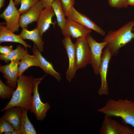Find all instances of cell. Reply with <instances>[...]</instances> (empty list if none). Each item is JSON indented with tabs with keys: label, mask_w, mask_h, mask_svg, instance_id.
<instances>
[{
	"label": "cell",
	"mask_w": 134,
	"mask_h": 134,
	"mask_svg": "<svg viewBox=\"0 0 134 134\" xmlns=\"http://www.w3.org/2000/svg\"><path fill=\"white\" fill-rule=\"evenodd\" d=\"M97 111L110 117H120L124 124L134 127V101L132 100L109 99Z\"/></svg>",
	"instance_id": "cell-1"
},
{
	"label": "cell",
	"mask_w": 134,
	"mask_h": 134,
	"mask_svg": "<svg viewBox=\"0 0 134 134\" xmlns=\"http://www.w3.org/2000/svg\"><path fill=\"white\" fill-rule=\"evenodd\" d=\"M34 79L32 76L23 74L19 76L17 81L16 88L11 99L0 111H3L8 108L14 106L30 110L33 93Z\"/></svg>",
	"instance_id": "cell-2"
},
{
	"label": "cell",
	"mask_w": 134,
	"mask_h": 134,
	"mask_svg": "<svg viewBox=\"0 0 134 134\" xmlns=\"http://www.w3.org/2000/svg\"><path fill=\"white\" fill-rule=\"evenodd\" d=\"M134 19L125 24L119 29L109 31L103 41L107 43L105 47L109 50L112 56L117 55L122 47L134 40Z\"/></svg>",
	"instance_id": "cell-3"
},
{
	"label": "cell",
	"mask_w": 134,
	"mask_h": 134,
	"mask_svg": "<svg viewBox=\"0 0 134 134\" xmlns=\"http://www.w3.org/2000/svg\"><path fill=\"white\" fill-rule=\"evenodd\" d=\"M45 76V75L41 78H34V79L33 95L31 98L30 110L35 115L38 120H44L47 111L51 108L48 102L43 103L42 101L38 92V86Z\"/></svg>",
	"instance_id": "cell-4"
},
{
	"label": "cell",
	"mask_w": 134,
	"mask_h": 134,
	"mask_svg": "<svg viewBox=\"0 0 134 134\" xmlns=\"http://www.w3.org/2000/svg\"><path fill=\"white\" fill-rule=\"evenodd\" d=\"M75 70L85 67L90 63V48L86 37L77 39L75 43Z\"/></svg>",
	"instance_id": "cell-5"
},
{
	"label": "cell",
	"mask_w": 134,
	"mask_h": 134,
	"mask_svg": "<svg viewBox=\"0 0 134 134\" xmlns=\"http://www.w3.org/2000/svg\"><path fill=\"white\" fill-rule=\"evenodd\" d=\"M89 45L91 53L90 63L94 74H99V68L101 62L103 49L106 47L107 43L105 41L101 42L96 41L89 34L86 36Z\"/></svg>",
	"instance_id": "cell-6"
},
{
	"label": "cell",
	"mask_w": 134,
	"mask_h": 134,
	"mask_svg": "<svg viewBox=\"0 0 134 134\" xmlns=\"http://www.w3.org/2000/svg\"><path fill=\"white\" fill-rule=\"evenodd\" d=\"M15 6L13 0H9L7 6L0 15V17L5 21L6 27L13 32H18L20 27V14Z\"/></svg>",
	"instance_id": "cell-7"
},
{
	"label": "cell",
	"mask_w": 134,
	"mask_h": 134,
	"mask_svg": "<svg viewBox=\"0 0 134 134\" xmlns=\"http://www.w3.org/2000/svg\"><path fill=\"white\" fill-rule=\"evenodd\" d=\"M100 133V134H134V130L105 115Z\"/></svg>",
	"instance_id": "cell-8"
},
{
	"label": "cell",
	"mask_w": 134,
	"mask_h": 134,
	"mask_svg": "<svg viewBox=\"0 0 134 134\" xmlns=\"http://www.w3.org/2000/svg\"><path fill=\"white\" fill-rule=\"evenodd\" d=\"M112 56L109 50L106 47L102 52L99 68L101 85L98 89V93L100 95L109 94L107 76L109 64Z\"/></svg>",
	"instance_id": "cell-9"
},
{
	"label": "cell",
	"mask_w": 134,
	"mask_h": 134,
	"mask_svg": "<svg viewBox=\"0 0 134 134\" xmlns=\"http://www.w3.org/2000/svg\"><path fill=\"white\" fill-rule=\"evenodd\" d=\"M62 40V42L65 48L69 60V66L66 72L67 80L70 82L76 74V56L75 44L72 42L70 36H65Z\"/></svg>",
	"instance_id": "cell-10"
},
{
	"label": "cell",
	"mask_w": 134,
	"mask_h": 134,
	"mask_svg": "<svg viewBox=\"0 0 134 134\" xmlns=\"http://www.w3.org/2000/svg\"><path fill=\"white\" fill-rule=\"evenodd\" d=\"M67 17L87 29L93 30L101 35H105L103 30L89 17L77 11L73 6L71 9Z\"/></svg>",
	"instance_id": "cell-11"
},
{
	"label": "cell",
	"mask_w": 134,
	"mask_h": 134,
	"mask_svg": "<svg viewBox=\"0 0 134 134\" xmlns=\"http://www.w3.org/2000/svg\"><path fill=\"white\" fill-rule=\"evenodd\" d=\"M61 30L64 36L68 35L76 39L86 37L92 32L91 30L67 18L66 19L65 25Z\"/></svg>",
	"instance_id": "cell-12"
},
{
	"label": "cell",
	"mask_w": 134,
	"mask_h": 134,
	"mask_svg": "<svg viewBox=\"0 0 134 134\" xmlns=\"http://www.w3.org/2000/svg\"><path fill=\"white\" fill-rule=\"evenodd\" d=\"M19 62L11 61L7 65L0 66V72L6 80V84L8 86L15 88L19 77Z\"/></svg>",
	"instance_id": "cell-13"
},
{
	"label": "cell",
	"mask_w": 134,
	"mask_h": 134,
	"mask_svg": "<svg viewBox=\"0 0 134 134\" xmlns=\"http://www.w3.org/2000/svg\"><path fill=\"white\" fill-rule=\"evenodd\" d=\"M44 8L39 0L30 9L20 15L19 21L20 27L22 29L27 28L29 24L37 22L40 12Z\"/></svg>",
	"instance_id": "cell-14"
},
{
	"label": "cell",
	"mask_w": 134,
	"mask_h": 134,
	"mask_svg": "<svg viewBox=\"0 0 134 134\" xmlns=\"http://www.w3.org/2000/svg\"><path fill=\"white\" fill-rule=\"evenodd\" d=\"M55 15L51 6L44 8L40 12L37 22L36 27L39 30L42 38L43 34L49 29L51 25H55L56 23L52 21V18Z\"/></svg>",
	"instance_id": "cell-15"
},
{
	"label": "cell",
	"mask_w": 134,
	"mask_h": 134,
	"mask_svg": "<svg viewBox=\"0 0 134 134\" xmlns=\"http://www.w3.org/2000/svg\"><path fill=\"white\" fill-rule=\"evenodd\" d=\"M32 51L38 60L41 68L46 73L55 78L59 81L61 79L60 73L57 72L54 68L52 64L46 60L42 56L41 53L39 51L37 46L33 45Z\"/></svg>",
	"instance_id": "cell-16"
},
{
	"label": "cell",
	"mask_w": 134,
	"mask_h": 134,
	"mask_svg": "<svg viewBox=\"0 0 134 134\" xmlns=\"http://www.w3.org/2000/svg\"><path fill=\"white\" fill-rule=\"evenodd\" d=\"M1 117L10 123L14 130H19L21 122L23 109L17 107H12L7 108Z\"/></svg>",
	"instance_id": "cell-17"
},
{
	"label": "cell",
	"mask_w": 134,
	"mask_h": 134,
	"mask_svg": "<svg viewBox=\"0 0 134 134\" xmlns=\"http://www.w3.org/2000/svg\"><path fill=\"white\" fill-rule=\"evenodd\" d=\"M9 30L3 24L0 25V43L5 42H11L19 43L26 48H31V45L28 44L21 37L20 35H16Z\"/></svg>",
	"instance_id": "cell-18"
},
{
	"label": "cell",
	"mask_w": 134,
	"mask_h": 134,
	"mask_svg": "<svg viewBox=\"0 0 134 134\" xmlns=\"http://www.w3.org/2000/svg\"><path fill=\"white\" fill-rule=\"evenodd\" d=\"M19 35L23 39H29L33 41L41 53L43 51L44 43L39 31L36 27L31 31L28 30L27 28L22 29Z\"/></svg>",
	"instance_id": "cell-19"
},
{
	"label": "cell",
	"mask_w": 134,
	"mask_h": 134,
	"mask_svg": "<svg viewBox=\"0 0 134 134\" xmlns=\"http://www.w3.org/2000/svg\"><path fill=\"white\" fill-rule=\"evenodd\" d=\"M19 77L31 67H40L39 62L36 57L34 55H31L28 53L26 54L22 58L19 62Z\"/></svg>",
	"instance_id": "cell-20"
},
{
	"label": "cell",
	"mask_w": 134,
	"mask_h": 134,
	"mask_svg": "<svg viewBox=\"0 0 134 134\" xmlns=\"http://www.w3.org/2000/svg\"><path fill=\"white\" fill-rule=\"evenodd\" d=\"M27 48H24L20 45H18L16 48L7 55L0 54V59L4 61L6 63L10 61L19 62L23 56L28 53Z\"/></svg>",
	"instance_id": "cell-21"
},
{
	"label": "cell",
	"mask_w": 134,
	"mask_h": 134,
	"mask_svg": "<svg viewBox=\"0 0 134 134\" xmlns=\"http://www.w3.org/2000/svg\"><path fill=\"white\" fill-rule=\"evenodd\" d=\"M28 111L26 109H23L21 122L19 130L21 134H37L33 125L28 118Z\"/></svg>",
	"instance_id": "cell-22"
},
{
	"label": "cell",
	"mask_w": 134,
	"mask_h": 134,
	"mask_svg": "<svg viewBox=\"0 0 134 134\" xmlns=\"http://www.w3.org/2000/svg\"><path fill=\"white\" fill-rule=\"evenodd\" d=\"M51 6L56 16L58 26L61 30L66 24V19L60 0H54Z\"/></svg>",
	"instance_id": "cell-23"
},
{
	"label": "cell",
	"mask_w": 134,
	"mask_h": 134,
	"mask_svg": "<svg viewBox=\"0 0 134 134\" xmlns=\"http://www.w3.org/2000/svg\"><path fill=\"white\" fill-rule=\"evenodd\" d=\"M15 88L5 85L0 79V98L3 100L11 98Z\"/></svg>",
	"instance_id": "cell-24"
},
{
	"label": "cell",
	"mask_w": 134,
	"mask_h": 134,
	"mask_svg": "<svg viewBox=\"0 0 134 134\" xmlns=\"http://www.w3.org/2000/svg\"><path fill=\"white\" fill-rule=\"evenodd\" d=\"M39 0H22L18 11L20 14L25 12L33 6Z\"/></svg>",
	"instance_id": "cell-25"
},
{
	"label": "cell",
	"mask_w": 134,
	"mask_h": 134,
	"mask_svg": "<svg viewBox=\"0 0 134 134\" xmlns=\"http://www.w3.org/2000/svg\"><path fill=\"white\" fill-rule=\"evenodd\" d=\"M14 130L13 127L10 123L1 118L0 119V134L8 132H12Z\"/></svg>",
	"instance_id": "cell-26"
},
{
	"label": "cell",
	"mask_w": 134,
	"mask_h": 134,
	"mask_svg": "<svg viewBox=\"0 0 134 134\" xmlns=\"http://www.w3.org/2000/svg\"><path fill=\"white\" fill-rule=\"evenodd\" d=\"M109 4L111 7L116 8H126L128 6L127 0H108Z\"/></svg>",
	"instance_id": "cell-27"
},
{
	"label": "cell",
	"mask_w": 134,
	"mask_h": 134,
	"mask_svg": "<svg viewBox=\"0 0 134 134\" xmlns=\"http://www.w3.org/2000/svg\"><path fill=\"white\" fill-rule=\"evenodd\" d=\"M66 16L67 17L71 8L75 3V0H60Z\"/></svg>",
	"instance_id": "cell-28"
},
{
	"label": "cell",
	"mask_w": 134,
	"mask_h": 134,
	"mask_svg": "<svg viewBox=\"0 0 134 134\" xmlns=\"http://www.w3.org/2000/svg\"><path fill=\"white\" fill-rule=\"evenodd\" d=\"M13 50L12 45L9 46H0V53L1 54L7 55L10 54Z\"/></svg>",
	"instance_id": "cell-29"
},
{
	"label": "cell",
	"mask_w": 134,
	"mask_h": 134,
	"mask_svg": "<svg viewBox=\"0 0 134 134\" xmlns=\"http://www.w3.org/2000/svg\"><path fill=\"white\" fill-rule=\"evenodd\" d=\"M44 8L51 7L54 0H39Z\"/></svg>",
	"instance_id": "cell-30"
},
{
	"label": "cell",
	"mask_w": 134,
	"mask_h": 134,
	"mask_svg": "<svg viewBox=\"0 0 134 134\" xmlns=\"http://www.w3.org/2000/svg\"><path fill=\"white\" fill-rule=\"evenodd\" d=\"M127 3L128 6H134V0H127Z\"/></svg>",
	"instance_id": "cell-31"
},
{
	"label": "cell",
	"mask_w": 134,
	"mask_h": 134,
	"mask_svg": "<svg viewBox=\"0 0 134 134\" xmlns=\"http://www.w3.org/2000/svg\"><path fill=\"white\" fill-rule=\"evenodd\" d=\"M11 134H21L19 130H14L11 133Z\"/></svg>",
	"instance_id": "cell-32"
},
{
	"label": "cell",
	"mask_w": 134,
	"mask_h": 134,
	"mask_svg": "<svg viewBox=\"0 0 134 134\" xmlns=\"http://www.w3.org/2000/svg\"><path fill=\"white\" fill-rule=\"evenodd\" d=\"M5 2V0H0V9L4 7Z\"/></svg>",
	"instance_id": "cell-33"
},
{
	"label": "cell",
	"mask_w": 134,
	"mask_h": 134,
	"mask_svg": "<svg viewBox=\"0 0 134 134\" xmlns=\"http://www.w3.org/2000/svg\"><path fill=\"white\" fill-rule=\"evenodd\" d=\"M22 0H14V2L15 5H17L20 3Z\"/></svg>",
	"instance_id": "cell-34"
},
{
	"label": "cell",
	"mask_w": 134,
	"mask_h": 134,
	"mask_svg": "<svg viewBox=\"0 0 134 134\" xmlns=\"http://www.w3.org/2000/svg\"><path fill=\"white\" fill-rule=\"evenodd\" d=\"M11 132H7L3 133L4 134H11Z\"/></svg>",
	"instance_id": "cell-35"
},
{
	"label": "cell",
	"mask_w": 134,
	"mask_h": 134,
	"mask_svg": "<svg viewBox=\"0 0 134 134\" xmlns=\"http://www.w3.org/2000/svg\"><path fill=\"white\" fill-rule=\"evenodd\" d=\"M133 31H134V27L133 28Z\"/></svg>",
	"instance_id": "cell-36"
}]
</instances>
